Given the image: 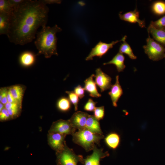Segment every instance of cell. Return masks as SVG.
Returning a JSON list of instances; mask_svg holds the SVG:
<instances>
[{"label": "cell", "mask_w": 165, "mask_h": 165, "mask_svg": "<svg viewBox=\"0 0 165 165\" xmlns=\"http://www.w3.org/2000/svg\"><path fill=\"white\" fill-rule=\"evenodd\" d=\"M148 31L151 34L154 40L165 46V29H158L150 24Z\"/></svg>", "instance_id": "15"}, {"label": "cell", "mask_w": 165, "mask_h": 165, "mask_svg": "<svg viewBox=\"0 0 165 165\" xmlns=\"http://www.w3.org/2000/svg\"><path fill=\"white\" fill-rule=\"evenodd\" d=\"M14 9L10 4L9 0H0V13L11 16Z\"/></svg>", "instance_id": "24"}, {"label": "cell", "mask_w": 165, "mask_h": 165, "mask_svg": "<svg viewBox=\"0 0 165 165\" xmlns=\"http://www.w3.org/2000/svg\"><path fill=\"white\" fill-rule=\"evenodd\" d=\"M115 83L112 85L108 94L110 96L112 105L115 107L117 106V103L123 94V90L119 81V76H116Z\"/></svg>", "instance_id": "13"}, {"label": "cell", "mask_w": 165, "mask_h": 165, "mask_svg": "<svg viewBox=\"0 0 165 165\" xmlns=\"http://www.w3.org/2000/svg\"><path fill=\"white\" fill-rule=\"evenodd\" d=\"M148 34L146 44L143 46L145 52L150 60L155 61L160 60L164 57L165 47L151 38L148 32Z\"/></svg>", "instance_id": "5"}, {"label": "cell", "mask_w": 165, "mask_h": 165, "mask_svg": "<svg viewBox=\"0 0 165 165\" xmlns=\"http://www.w3.org/2000/svg\"><path fill=\"white\" fill-rule=\"evenodd\" d=\"M93 150V153L84 159V165H101V160L109 155L108 151L104 152L103 148H98L96 146Z\"/></svg>", "instance_id": "10"}, {"label": "cell", "mask_w": 165, "mask_h": 165, "mask_svg": "<svg viewBox=\"0 0 165 165\" xmlns=\"http://www.w3.org/2000/svg\"><path fill=\"white\" fill-rule=\"evenodd\" d=\"M94 116L99 121L102 119L105 116L104 106L96 107L94 111Z\"/></svg>", "instance_id": "28"}, {"label": "cell", "mask_w": 165, "mask_h": 165, "mask_svg": "<svg viewBox=\"0 0 165 165\" xmlns=\"http://www.w3.org/2000/svg\"><path fill=\"white\" fill-rule=\"evenodd\" d=\"M57 106L60 111L64 112H67L71 109V103L68 98L62 97L58 100Z\"/></svg>", "instance_id": "22"}, {"label": "cell", "mask_w": 165, "mask_h": 165, "mask_svg": "<svg viewBox=\"0 0 165 165\" xmlns=\"http://www.w3.org/2000/svg\"><path fill=\"white\" fill-rule=\"evenodd\" d=\"M21 108L19 107L7 110L11 119L18 117L20 113Z\"/></svg>", "instance_id": "31"}, {"label": "cell", "mask_w": 165, "mask_h": 165, "mask_svg": "<svg viewBox=\"0 0 165 165\" xmlns=\"http://www.w3.org/2000/svg\"><path fill=\"white\" fill-rule=\"evenodd\" d=\"M127 37V36L125 35L121 40L113 41L109 43L100 41L92 49L88 56L86 57V60H92L93 58L95 56L101 58L107 53L110 49L112 48L114 45L119 42H123L126 39Z\"/></svg>", "instance_id": "6"}, {"label": "cell", "mask_w": 165, "mask_h": 165, "mask_svg": "<svg viewBox=\"0 0 165 165\" xmlns=\"http://www.w3.org/2000/svg\"><path fill=\"white\" fill-rule=\"evenodd\" d=\"M56 154L57 165H77L79 162L83 164V156L76 155L66 144L64 148L60 152H56Z\"/></svg>", "instance_id": "4"}, {"label": "cell", "mask_w": 165, "mask_h": 165, "mask_svg": "<svg viewBox=\"0 0 165 165\" xmlns=\"http://www.w3.org/2000/svg\"><path fill=\"white\" fill-rule=\"evenodd\" d=\"M8 90L17 102L22 105L25 87L21 85H15L8 87Z\"/></svg>", "instance_id": "16"}, {"label": "cell", "mask_w": 165, "mask_h": 165, "mask_svg": "<svg viewBox=\"0 0 165 165\" xmlns=\"http://www.w3.org/2000/svg\"><path fill=\"white\" fill-rule=\"evenodd\" d=\"M89 115L86 112L79 111L75 112L69 120L76 129L81 130L86 128V122Z\"/></svg>", "instance_id": "11"}, {"label": "cell", "mask_w": 165, "mask_h": 165, "mask_svg": "<svg viewBox=\"0 0 165 165\" xmlns=\"http://www.w3.org/2000/svg\"><path fill=\"white\" fill-rule=\"evenodd\" d=\"M11 119L5 107L0 112V121H5Z\"/></svg>", "instance_id": "33"}, {"label": "cell", "mask_w": 165, "mask_h": 165, "mask_svg": "<svg viewBox=\"0 0 165 165\" xmlns=\"http://www.w3.org/2000/svg\"><path fill=\"white\" fill-rule=\"evenodd\" d=\"M86 128L93 133L103 134L99 121L94 116L89 115L86 121Z\"/></svg>", "instance_id": "17"}, {"label": "cell", "mask_w": 165, "mask_h": 165, "mask_svg": "<svg viewBox=\"0 0 165 165\" xmlns=\"http://www.w3.org/2000/svg\"><path fill=\"white\" fill-rule=\"evenodd\" d=\"M95 77V83L100 88L101 92L110 88L112 85V78L103 72L100 68L96 69Z\"/></svg>", "instance_id": "9"}, {"label": "cell", "mask_w": 165, "mask_h": 165, "mask_svg": "<svg viewBox=\"0 0 165 165\" xmlns=\"http://www.w3.org/2000/svg\"><path fill=\"white\" fill-rule=\"evenodd\" d=\"M21 106L22 105L17 103H11L8 102L5 105V108L7 110H8L13 108H21Z\"/></svg>", "instance_id": "35"}, {"label": "cell", "mask_w": 165, "mask_h": 165, "mask_svg": "<svg viewBox=\"0 0 165 165\" xmlns=\"http://www.w3.org/2000/svg\"><path fill=\"white\" fill-rule=\"evenodd\" d=\"M76 129L71 124L69 119H60L53 122L48 131V133H58L66 135H72Z\"/></svg>", "instance_id": "7"}, {"label": "cell", "mask_w": 165, "mask_h": 165, "mask_svg": "<svg viewBox=\"0 0 165 165\" xmlns=\"http://www.w3.org/2000/svg\"><path fill=\"white\" fill-rule=\"evenodd\" d=\"M66 135L56 133H48V144L56 152L62 150L66 144L65 140Z\"/></svg>", "instance_id": "8"}, {"label": "cell", "mask_w": 165, "mask_h": 165, "mask_svg": "<svg viewBox=\"0 0 165 165\" xmlns=\"http://www.w3.org/2000/svg\"><path fill=\"white\" fill-rule=\"evenodd\" d=\"M5 107V105L1 103H0V112Z\"/></svg>", "instance_id": "38"}, {"label": "cell", "mask_w": 165, "mask_h": 165, "mask_svg": "<svg viewBox=\"0 0 165 165\" xmlns=\"http://www.w3.org/2000/svg\"></svg>", "instance_id": "40"}, {"label": "cell", "mask_w": 165, "mask_h": 165, "mask_svg": "<svg viewBox=\"0 0 165 165\" xmlns=\"http://www.w3.org/2000/svg\"><path fill=\"white\" fill-rule=\"evenodd\" d=\"M164 57L165 58V55H164Z\"/></svg>", "instance_id": "39"}, {"label": "cell", "mask_w": 165, "mask_h": 165, "mask_svg": "<svg viewBox=\"0 0 165 165\" xmlns=\"http://www.w3.org/2000/svg\"><path fill=\"white\" fill-rule=\"evenodd\" d=\"M35 55L33 53L25 51L22 53L19 58L20 64L23 67H28L33 65L35 61Z\"/></svg>", "instance_id": "18"}, {"label": "cell", "mask_w": 165, "mask_h": 165, "mask_svg": "<svg viewBox=\"0 0 165 165\" xmlns=\"http://www.w3.org/2000/svg\"><path fill=\"white\" fill-rule=\"evenodd\" d=\"M119 52L127 55L130 58L133 60L136 59L137 58L134 54L130 45L126 42V39L123 41V43L121 45Z\"/></svg>", "instance_id": "23"}, {"label": "cell", "mask_w": 165, "mask_h": 165, "mask_svg": "<svg viewBox=\"0 0 165 165\" xmlns=\"http://www.w3.org/2000/svg\"><path fill=\"white\" fill-rule=\"evenodd\" d=\"M72 136L73 142L82 147L87 152L93 150L96 146V144L99 145L100 141L104 137L103 134L93 133L86 128L79 130Z\"/></svg>", "instance_id": "3"}, {"label": "cell", "mask_w": 165, "mask_h": 165, "mask_svg": "<svg viewBox=\"0 0 165 165\" xmlns=\"http://www.w3.org/2000/svg\"><path fill=\"white\" fill-rule=\"evenodd\" d=\"M25 0H9L12 7L14 9L23 3Z\"/></svg>", "instance_id": "34"}, {"label": "cell", "mask_w": 165, "mask_h": 165, "mask_svg": "<svg viewBox=\"0 0 165 165\" xmlns=\"http://www.w3.org/2000/svg\"><path fill=\"white\" fill-rule=\"evenodd\" d=\"M10 15L0 13V35H7L10 24Z\"/></svg>", "instance_id": "21"}, {"label": "cell", "mask_w": 165, "mask_h": 165, "mask_svg": "<svg viewBox=\"0 0 165 165\" xmlns=\"http://www.w3.org/2000/svg\"><path fill=\"white\" fill-rule=\"evenodd\" d=\"M42 2L45 4H60L61 2V0H42Z\"/></svg>", "instance_id": "37"}, {"label": "cell", "mask_w": 165, "mask_h": 165, "mask_svg": "<svg viewBox=\"0 0 165 165\" xmlns=\"http://www.w3.org/2000/svg\"><path fill=\"white\" fill-rule=\"evenodd\" d=\"M94 77H95V75L93 74L84 81V88L90 97H99L101 96V95L98 91L97 85L93 79Z\"/></svg>", "instance_id": "14"}, {"label": "cell", "mask_w": 165, "mask_h": 165, "mask_svg": "<svg viewBox=\"0 0 165 165\" xmlns=\"http://www.w3.org/2000/svg\"><path fill=\"white\" fill-rule=\"evenodd\" d=\"M125 59V57L123 54L119 52L111 61L104 63L103 65L114 64L116 66L118 72H123L126 67L124 64Z\"/></svg>", "instance_id": "20"}, {"label": "cell", "mask_w": 165, "mask_h": 165, "mask_svg": "<svg viewBox=\"0 0 165 165\" xmlns=\"http://www.w3.org/2000/svg\"><path fill=\"white\" fill-rule=\"evenodd\" d=\"M49 8L42 0H25L15 8L10 16L7 36L15 45H24L35 38L37 29L46 26Z\"/></svg>", "instance_id": "1"}, {"label": "cell", "mask_w": 165, "mask_h": 165, "mask_svg": "<svg viewBox=\"0 0 165 165\" xmlns=\"http://www.w3.org/2000/svg\"><path fill=\"white\" fill-rule=\"evenodd\" d=\"M97 102H94L91 98H89L84 106V109L87 111L94 112Z\"/></svg>", "instance_id": "30"}, {"label": "cell", "mask_w": 165, "mask_h": 165, "mask_svg": "<svg viewBox=\"0 0 165 165\" xmlns=\"http://www.w3.org/2000/svg\"><path fill=\"white\" fill-rule=\"evenodd\" d=\"M107 145L110 148L115 150L119 146L120 142V135L115 132L108 134L105 138Z\"/></svg>", "instance_id": "19"}, {"label": "cell", "mask_w": 165, "mask_h": 165, "mask_svg": "<svg viewBox=\"0 0 165 165\" xmlns=\"http://www.w3.org/2000/svg\"><path fill=\"white\" fill-rule=\"evenodd\" d=\"M85 89L81 85H79L74 88V91L80 99H82L85 96Z\"/></svg>", "instance_id": "32"}, {"label": "cell", "mask_w": 165, "mask_h": 165, "mask_svg": "<svg viewBox=\"0 0 165 165\" xmlns=\"http://www.w3.org/2000/svg\"><path fill=\"white\" fill-rule=\"evenodd\" d=\"M119 16L122 20L132 23H137L141 28L145 27V21L140 19L139 12L136 9L123 14L120 13Z\"/></svg>", "instance_id": "12"}, {"label": "cell", "mask_w": 165, "mask_h": 165, "mask_svg": "<svg viewBox=\"0 0 165 165\" xmlns=\"http://www.w3.org/2000/svg\"><path fill=\"white\" fill-rule=\"evenodd\" d=\"M7 99L8 102L14 103H18L13 98L9 90H8L7 95ZM19 104V103H18Z\"/></svg>", "instance_id": "36"}, {"label": "cell", "mask_w": 165, "mask_h": 165, "mask_svg": "<svg viewBox=\"0 0 165 165\" xmlns=\"http://www.w3.org/2000/svg\"><path fill=\"white\" fill-rule=\"evenodd\" d=\"M65 93L68 95V99L74 106L75 111L77 110L78 104L79 101L78 96L73 91H66Z\"/></svg>", "instance_id": "26"}, {"label": "cell", "mask_w": 165, "mask_h": 165, "mask_svg": "<svg viewBox=\"0 0 165 165\" xmlns=\"http://www.w3.org/2000/svg\"><path fill=\"white\" fill-rule=\"evenodd\" d=\"M153 12L158 15H162L165 13V2L162 1L154 2L152 7Z\"/></svg>", "instance_id": "25"}, {"label": "cell", "mask_w": 165, "mask_h": 165, "mask_svg": "<svg viewBox=\"0 0 165 165\" xmlns=\"http://www.w3.org/2000/svg\"><path fill=\"white\" fill-rule=\"evenodd\" d=\"M8 87H2L0 89V102L4 105L8 102L7 95Z\"/></svg>", "instance_id": "29"}, {"label": "cell", "mask_w": 165, "mask_h": 165, "mask_svg": "<svg viewBox=\"0 0 165 165\" xmlns=\"http://www.w3.org/2000/svg\"><path fill=\"white\" fill-rule=\"evenodd\" d=\"M62 29L56 24L52 27L44 26L37 33L34 43L38 50L36 55L43 54L46 58L53 55L58 56L57 44V38L56 34Z\"/></svg>", "instance_id": "2"}, {"label": "cell", "mask_w": 165, "mask_h": 165, "mask_svg": "<svg viewBox=\"0 0 165 165\" xmlns=\"http://www.w3.org/2000/svg\"><path fill=\"white\" fill-rule=\"evenodd\" d=\"M158 29L165 28V15L155 21H152L150 24Z\"/></svg>", "instance_id": "27"}]
</instances>
